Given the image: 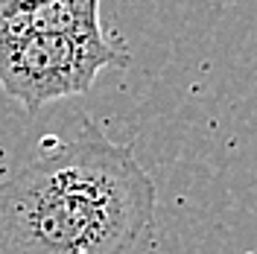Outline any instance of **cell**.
<instances>
[{"label":"cell","instance_id":"6da1fadb","mask_svg":"<svg viewBox=\"0 0 257 254\" xmlns=\"http://www.w3.org/2000/svg\"><path fill=\"white\" fill-rule=\"evenodd\" d=\"M155 181L91 123L0 184V254H149Z\"/></svg>","mask_w":257,"mask_h":254},{"label":"cell","instance_id":"7a4b0ae2","mask_svg":"<svg viewBox=\"0 0 257 254\" xmlns=\"http://www.w3.org/2000/svg\"><path fill=\"white\" fill-rule=\"evenodd\" d=\"M128 50L99 32H44L0 38V85L27 111L91 91L99 70L126 67Z\"/></svg>","mask_w":257,"mask_h":254},{"label":"cell","instance_id":"3957f363","mask_svg":"<svg viewBox=\"0 0 257 254\" xmlns=\"http://www.w3.org/2000/svg\"><path fill=\"white\" fill-rule=\"evenodd\" d=\"M99 30V0H0V38Z\"/></svg>","mask_w":257,"mask_h":254}]
</instances>
